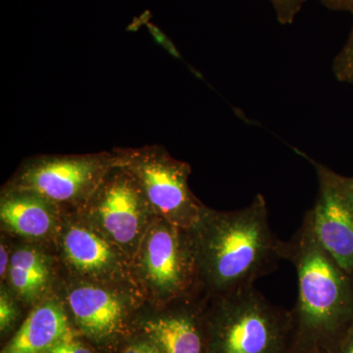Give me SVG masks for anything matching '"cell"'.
I'll return each mask as SVG.
<instances>
[{
    "instance_id": "1",
    "label": "cell",
    "mask_w": 353,
    "mask_h": 353,
    "mask_svg": "<svg viewBox=\"0 0 353 353\" xmlns=\"http://www.w3.org/2000/svg\"><path fill=\"white\" fill-rule=\"evenodd\" d=\"M189 232L199 285L213 299L252 287L285 259L287 243L272 231L262 194L239 210L204 209Z\"/></svg>"
},
{
    "instance_id": "2",
    "label": "cell",
    "mask_w": 353,
    "mask_h": 353,
    "mask_svg": "<svg viewBox=\"0 0 353 353\" xmlns=\"http://www.w3.org/2000/svg\"><path fill=\"white\" fill-rule=\"evenodd\" d=\"M285 259L294 265L299 278L292 311L294 353H334L338 334L352 312L350 274L320 245L306 214L287 243Z\"/></svg>"
},
{
    "instance_id": "3",
    "label": "cell",
    "mask_w": 353,
    "mask_h": 353,
    "mask_svg": "<svg viewBox=\"0 0 353 353\" xmlns=\"http://www.w3.org/2000/svg\"><path fill=\"white\" fill-rule=\"evenodd\" d=\"M206 353H294L292 311L269 303L252 287L214 299Z\"/></svg>"
},
{
    "instance_id": "4",
    "label": "cell",
    "mask_w": 353,
    "mask_h": 353,
    "mask_svg": "<svg viewBox=\"0 0 353 353\" xmlns=\"http://www.w3.org/2000/svg\"><path fill=\"white\" fill-rule=\"evenodd\" d=\"M113 154L116 163L138 181L150 208L163 219L185 230L201 220L205 208L190 192L189 164L157 145L115 150Z\"/></svg>"
},
{
    "instance_id": "5",
    "label": "cell",
    "mask_w": 353,
    "mask_h": 353,
    "mask_svg": "<svg viewBox=\"0 0 353 353\" xmlns=\"http://www.w3.org/2000/svg\"><path fill=\"white\" fill-rule=\"evenodd\" d=\"M115 163L113 153L37 157L23 165L8 188L55 204H85Z\"/></svg>"
},
{
    "instance_id": "6",
    "label": "cell",
    "mask_w": 353,
    "mask_h": 353,
    "mask_svg": "<svg viewBox=\"0 0 353 353\" xmlns=\"http://www.w3.org/2000/svg\"><path fill=\"white\" fill-rule=\"evenodd\" d=\"M141 269L148 283L167 301L187 296L199 285L196 257L189 230L158 221L141 250Z\"/></svg>"
},
{
    "instance_id": "7",
    "label": "cell",
    "mask_w": 353,
    "mask_h": 353,
    "mask_svg": "<svg viewBox=\"0 0 353 353\" xmlns=\"http://www.w3.org/2000/svg\"><path fill=\"white\" fill-rule=\"evenodd\" d=\"M318 178V196L306 215L322 248L343 270L353 274V190L347 179L309 159Z\"/></svg>"
},
{
    "instance_id": "8",
    "label": "cell",
    "mask_w": 353,
    "mask_h": 353,
    "mask_svg": "<svg viewBox=\"0 0 353 353\" xmlns=\"http://www.w3.org/2000/svg\"><path fill=\"white\" fill-rule=\"evenodd\" d=\"M106 234L121 245H132L150 208L141 185L124 167L115 163L87 203Z\"/></svg>"
},
{
    "instance_id": "9",
    "label": "cell",
    "mask_w": 353,
    "mask_h": 353,
    "mask_svg": "<svg viewBox=\"0 0 353 353\" xmlns=\"http://www.w3.org/2000/svg\"><path fill=\"white\" fill-rule=\"evenodd\" d=\"M68 303L80 328L97 340L115 333L122 323L124 306L118 297L101 288H76L70 292Z\"/></svg>"
},
{
    "instance_id": "10",
    "label": "cell",
    "mask_w": 353,
    "mask_h": 353,
    "mask_svg": "<svg viewBox=\"0 0 353 353\" xmlns=\"http://www.w3.org/2000/svg\"><path fill=\"white\" fill-rule=\"evenodd\" d=\"M55 203L28 190L7 188L0 218L13 232L27 238H43L54 224Z\"/></svg>"
},
{
    "instance_id": "11",
    "label": "cell",
    "mask_w": 353,
    "mask_h": 353,
    "mask_svg": "<svg viewBox=\"0 0 353 353\" xmlns=\"http://www.w3.org/2000/svg\"><path fill=\"white\" fill-rule=\"evenodd\" d=\"M70 334L63 310L54 303L43 304L25 320L1 353H46Z\"/></svg>"
},
{
    "instance_id": "12",
    "label": "cell",
    "mask_w": 353,
    "mask_h": 353,
    "mask_svg": "<svg viewBox=\"0 0 353 353\" xmlns=\"http://www.w3.org/2000/svg\"><path fill=\"white\" fill-rule=\"evenodd\" d=\"M199 322L194 313L179 312L148 322L146 331L163 353H205Z\"/></svg>"
},
{
    "instance_id": "13",
    "label": "cell",
    "mask_w": 353,
    "mask_h": 353,
    "mask_svg": "<svg viewBox=\"0 0 353 353\" xmlns=\"http://www.w3.org/2000/svg\"><path fill=\"white\" fill-rule=\"evenodd\" d=\"M63 248L70 263L85 273H105L115 262L110 245L85 228L69 229L64 234Z\"/></svg>"
},
{
    "instance_id": "14",
    "label": "cell",
    "mask_w": 353,
    "mask_h": 353,
    "mask_svg": "<svg viewBox=\"0 0 353 353\" xmlns=\"http://www.w3.org/2000/svg\"><path fill=\"white\" fill-rule=\"evenodd\" d=\"M8 275L16 292L31 299L46 287L50 273L43 255L26 248H20L11 256Z\"/></svg>"
},
{
    "instance_id": "15",
    "label": "cell",
    "mask_w": 353,
    "mask_h": 353,
    "mask_svg": "<svg viewBox=\"0 0 353 353\" xmlns=\"http://www.w3.org/2000/svg\"><path fill=\"white\" fill-rule=\"evenodd\" d=\"M333 72L340 82L353 85V27L347 43L334 58Z\"/></svg>"
},
{
    "instance_id": "16",
    "label": "cell",
    "mask_w": 353,
    "mask_h": 353,
    "mask_svg": "<svg viewBox=\"0 0 353 353\" xmlns=\"http://www.w3.org/2000/svg\"><path fill=\"white\" fill-rule=\"evenodd\" d=\"M307 0H270L281 24L290 25L294 21Z\"/></svg>"
},
{
    "instance_id": "17",
    "label": "cell",
    "mask_w": 353,
    "mask_h": 353,
    "mask_svg": "<svg viewBox=\"0 0 353 353\" xmlns=\"http://www.w3.org/2000/svg\"><path fill=\"white\" fill-rule=\"evenodd\" d=\"M46 353H94L82 343L74 340L73 336H66L57 343H55Z\"/></svg>"
},
{
    "instance_id": "18",
    "label": "cell",
    "mask_w": 353,
    "mask_h": 353,
    "mask_svg": "<svg viewBox=\"0 0 353 353\" xmlns=\"http://www.w3.org/2000/svg\"><path fill=\"white\" fill-rule=\"evenodd\" d=\"M15 309L12 303L9 301L6 294L2 292L0 297V327L1 331H4L13 322L15 318Z\"/></svg>"
},
{
    "instance_id": "19",
    "label": "cell",
    "mask_w": 353,
    "mask_h": 353,
    "mask_svg": "<svg viewBox=\"0 0 353 353\" xmlns=\"http://www.w3.org/2000/svg\"><path fill=\"white\" fill-rule=\"evenodd\" d=\"M320 1L332 10L353 12V0H320Z\"/></svg>"
},
{
    "instance_id": "20",
    "label": "cell",
    "mask_w": 353,
    "mask_h": 353,
    "mask_svg": "<svg viewBox=\"0 0 353 353\" xmlns=\"http://www.w3.org/2000/svg\"><path fill=\"white\" fill-rule=\"evenodd\" d=\"M9 264H10V259H8L6 246L1 245V248H0V274H1V277L6 275L7 269L9 268Z\"/></svg>"
},
{
    "instance_id": "21",
    "label": "cell",
    "mask_w": 353,
    "mask_h": 353,
    "mask_svg": "<svg viewBox=\"0 0 353 353\" xmlns=\"http://www.w3.org/2000/svg\"><path fill=\"white\" fill-rule=\"evenodd\" d=\"M148 345H150L148 343H137V345L128 347L124 353H146Z\"/></svg>"
},
{
    "instance_id": "22",
    "label": "cell",
    "mask_w": 353,
    "mask_h": 353,
    "mask_svg": "<svg viewBox=\"0 0 353 353\" xmlns=\"http://www.w3.org/2000/svg\"><path fill=\"white\" fill-rule=\"evenodd\" d=\"M341 353H353V334L347 341V345H343L341 348Z\"/></svg>"
},
{
    "instance_id": "23",
    "label": "cell",
    "mask_w": 353,
    "mask_h": 353,
    "mask_svg": "<svg viewBox=\"0 0 353 353\" xmlns=\"http://www.w3.org/2000/svg\"><path fill=\"white\" fill-rule=\"evenodd\" d=\"M146 353H163L162 350H160V347H158L157 343L154 345H148V352Z\"/></svg>"
},
{
    "instance_id": "24",
    "label": "cell",
    "mask_w": 353,
    "mask_h": 353,
    "mask_svg": "<svg viewBox=\"0 0 353 353\" xmlns=\"http://www.w3.org/2000/svg\"><path fill=\"white\" fill-rule=\"evenodd\" d=\"M347 181L348 185H350V188H352V189L353 190V179H347Z\"/></svg>"
}]
</instances>
